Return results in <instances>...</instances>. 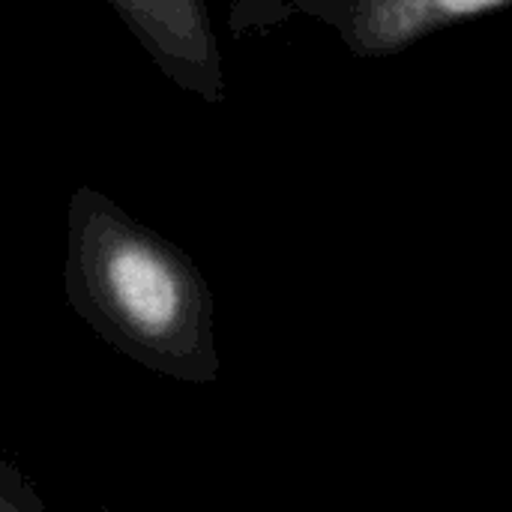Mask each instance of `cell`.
<instances>
[{"mask_svg":"<svg viewBox=\"0 0 512 512\" xmlns=\"http://www.w3.org/2000/svg\"><path fill=\"white\" fill-rule=\"evenodd\" d=\"M63 285L75 315L138 366L183 384L219 378L207 279L171 240L93 186L69 198Z\"/></svg>","mask_w":512,"mask_h":512,"instance_id":"cell-1","label":"cell"},{"mask_svg":"<svg viewBox=\"0 0 512 512\" xmlns=\"http://www.w3.org/2000/svg\"><path fill=\"white\" fill-rule=\"evenodd\" d=\"M147 57L180 90L225 102V72L207 0H108Z\"/></svg>","mask_w":512,"mask_h":512,"instance_id":"cell-2","label":"cell"},{"mask_svg":"<svg viewBox=\"0 0 512 512\" xmlns=\"http://www.w3.org/2000/svg\"><path fill=\"white\" fill-rule=\"evenodd\" d=\"M357 57H396L453 24L510 9L512 0H291Z\"/></svg>","mask_w":512,"mask_h":512,"instance_id":"cell-3","label":"cell"},{"mask_svg":"<svg viewBox=\"0 0 512 512\" xmlns=\"http://www.w3.org/2000/svg\"><path fill=\"white\" fill-rule=\"evenodd\" d=\"M45 501L36 495L33 483L21 468L0 459V512H42Z\"/></svg>","mask_w":512,"mask_h":512,"instance_id":"cell-4","label":"cell"}]
</instances>
